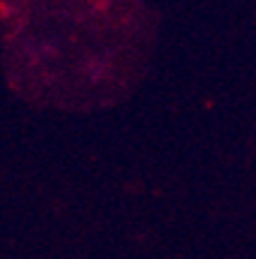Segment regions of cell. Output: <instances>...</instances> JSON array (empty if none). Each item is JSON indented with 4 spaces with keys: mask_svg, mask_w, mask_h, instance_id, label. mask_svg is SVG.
<instances>
[{
    "mask_svg": "<svg viewBox=\"0 0 256 259\" xmlns=\"http://www.w3.org/2000/svg\"><path fill=\"white\" fill-rule=\"evenodd\" d=\"M157 37V14L132 0L3 3L5 74L30 104L95 111L139 86Z\"/></svg>",
    "mask_w": 256,
    "mask_h": 259,
    "instance_id": "obj_1",
    "label": "cell"
}]
</instances>
